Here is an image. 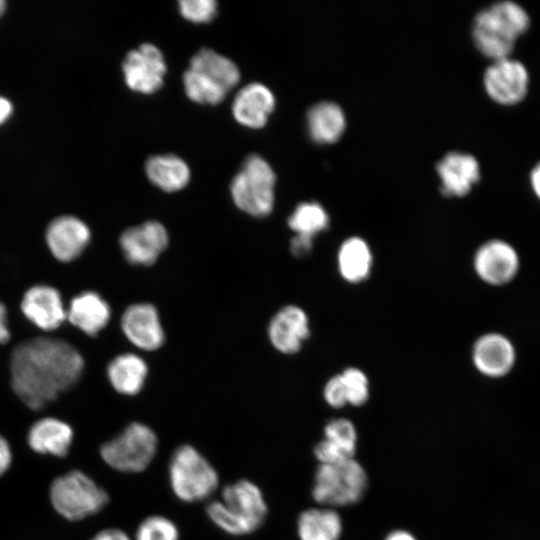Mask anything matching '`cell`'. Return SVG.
<instances>
[{
	"mask_svg": "<svg viewBox=\"0 0 540 540\" xmlns=\"http://www.w3.org/2000/svg\"><path fill=\"white\" fill-rule=\"evenodd\" d=\"M484 87L496 102L513 105L527 94L529 75L525 66L510 57L492 62L484 73Z\"/></svg>",
	"mask_w": 540,
	"mask_h": 540,
	"instance_id": "obj_12",
	"label": "cell"
},
{
	"mask_svg": "<svg viewBox=\"0 0 540 540\" xmlns=\"http://www.w3.org/2000/svg\"><path fill=\"white\" fill-rule=\"evenodd\" d=\"M145 170L150 181L166 192L184 188L190 179V170L186 162L172 154L150 157Z\"/></svg>",
	"mask_w": 540,
	"mask_h": 540,
	"instance_id": "obj_28",
	"label": "cell"
},
{
	"mask_svg": "<svg viewBox=\"0 0 540 540\" xmlns=\"http://www.w3.org/2000/svg\"><path fill=\"white\" fill-rule=\"evenodd\" d=\"M441 179V192L446 196H463L479 180V164L474 156L462 152H449L437 163Z\"/></svg>",
	"mask_w": 540,
	"mask_h": 540,
	"instance_id": "obj_20",
	"label": "cell"
},
{
	"mask_svg": "<svg viewBox=\"0 0 540 540\" xmlns=\"http://www.w3.org/2000/svg\"><path fill=\"white\" fill-rule=\"evenodd\" d=\"M345 115L341 107L332 101H321L307 112V128L310 137L318 143L336 141L345 129Z\"/></svg>",
	"mask_w": 540,
	"mask_h": 540,
	"instance_id": "obj_27",
	"label": "cell"
},
{
	"mask_svg": "<svg viewBox=\"0 0 540 540\" xmlns=\"http://www.w3.org/2000/svg\"><path fill=\"white\" fill-rule=\"evenodd\" d=\"M125 337L136 347L152 351L164 342V331L155 307L138 303L127 307L120 321Z\"/></svg>",
	"mask_w": 540,
	"mask_h": 540,
	"instance_id": "obj_18",
	"label": "cell"
},
{
	"mask_svg": "<svg viewBox=\"0 0 540 540\" xmlns=\"http://www.w3.org/2000/svg\"><path fill=\"white\" fill-rule=\"evenodd\" d=\"M472 266L482 282L499 287L515 279L520 269V257L509 242L490 239L476 249Z\"/></svg>",
	"mask_w": 540,
	"mask_h": 540,
	"instance_id": "obj_10",
	"label": "cell"
},
{
	"mask_svg": "<svg viewBox=\"0 0 540 540\" xmlns=\"http://www.w3.org/2000/svg\"><path fill=\"white\" fill-rule=\"evenodd\" d=\"M50 500L64 518L77 521L100 512L108 503L107 492L82 471H70L54 479Z\"/></svg>",
	"mask_w": 540,
	"mask_h": 540,
	"instance_id": "obj_6",
	"label": "cell"
},
{
	"mask_svg": "<svg viewBox=\"0 0 540 540\" xmlns=\"http://www.w3.org/2000/svg\"><path fill=\"white\" fill-rule=\"evenodd\" d=\"M324 438L314 447L319 464H333L352 459L357 449V430L347 418H334L324 426Z\"/></svg>",
	"mask_w": 540,
	"mask_h": 540,
	"instance_id": "obj_19",
	"label": "cell"
},
{
	"mask_svg": "<svg viewBox=\"0 0 540 540\" xmlns=\"http://www.w3.org/2000/svg\"><path fill=\"white\" fill-rule=\"evenodd\" d=\"M148 368L138 355L123 353L111 358L105 368L110 386L119 394L130 396L141 391Z\"/></svg>",
	"mask_w": 540,
	"mask_h": 540,
	"instance_id": "obj_24",
	"label": "cell"
},
{
	"mask_svg": "<svg viewBox=\"0 0 540 540\" xmlns=\"http://www.w3.org/2000/svg\"><path fill=\"white\" fill-rule=\"evenodd\" d=\"M169 242L168 232L157 221H147L122 232L119 244L123 256L134 265L155 263Z\"/></svg>",
	"mask_w": 540,
	"mask_h": 540,
	"instance_id": "obj_15",
	"label": "cell"
},
{
	"mask_svg": "<svg viewBox=\"0 0 540 540\" xmlns=\"http://www.w3.org/2000/svg\"><path fill=\"white\" fill-rule=\"evenodd\" d=\"M471 360L474 368L488 378H502L508 375L516 362V349L504 334L487 332L473 343Z\"/></svg>",
	"mask_w": 540,
	"mask_h": 540,
	"instance_id": "obj_14",
	"label": "cell"
},
{
	"mask_svg": "<svg viewBox=\"0 0 540 540\" xmlns=\"http://www.w3.org/2000/svg\"><path fill=\"white\" fill-rule=\"evenodd\" d=\"M5 6H6V3L5 1L3 0H0V16L2 15V13L4 12L5 10Z\"/></svg>",
	"mask_w": 540,
	"mask_h": 540,
	"instance_id": "obj_41",
	"label": "cell"
},
{
	"mask_svg": "<svg viewBox=\"0 0 540 540\" xmlns=\"http://www.w3.org/2000/svg\"><path fill=\"white\" fill-rule=\"evenodd\" d=\"M368 487L364 467L355 459L319 464L314 476L312 497L325 507H343L359 502Z\"/></svg>",
	"mask_w": 540,
	"mask_h": 540,
	"instance_id": "obj_4",
	"label": "cell"
},
{
	"mask_svg": "<svg viewBox=\"0 0 540 540\" xmlns=\"http://www.w3.org/2000/svg\"><path fill=\"white\" fill-rule=\"evenodd\" d=\"M158 448V438L147 425L133 422L104 443L100 455L111 468L124 473H139L152 462Z\"/></svg>",
	"mask_w": 540,
	"mask_h": 540,
	"instance_id": "obj_8",
	"label": "cell"
},
{
	"mask_svg": "<svg viewBox=\"0 0 540 540\" xmlns=\"http://www.w3.org/2000/svg\"><path fill=\"white\" fill-rule=\"evenodd\" d=\"M189 69L225 92L234 87L240 79L239 69L232 60L208 48L194 54Z\"/></svg>",
	"mask_w": 540,
	"mask_h": 540,
	"instance_id": "obj_25",
	"label": "cell"
},
{
	"mask_svg": "<svg viewBox=\"0 0 540 540\" xmlns=\"http://www.w3.org/2000/svg\"><path fill=\"white\" fill-rule=\"evenodd\" d=\"M275 106L271 90L264 84L253 82L236 94L232 111L235 119L249 128L264 126Z\"/></svg>",
	"mask_w": 540,
	"mask_h": 540,
	"instance_id": "obj_22",
	"label": "cell"
},
{
	"mask_svg": "<svg viewBox=\"0 0 540 540\" xmlns=\"http://www.w3.org/2000/svg\"><path fill=\"white\" fill-rule=\"evenodd\" d=\"M322 394L324 401L331 408L340 409L347 406L345 390L339 373L326 381Z\"/></svg>",
	"mask_w": 540,
	"mask_h": 540,
	"instance_id": "obj_33",
	"label": "cell"
},
{
	"mask_svg": "<svg viewBox=\"0 0 540 540\" xmlns=\"http://www.w3.org/2000/svg\"><path fill=\"white\" fill-rule=\"evenodd\" d=\"M343 531L340 514L331 507H314L301 512L297 520L300 540H339Z\"/></svg>",
	"mask_w": 540,
	"mask_h": 540,
	"instance_id": "obj_26",
	"label": "cell"
},
{
	"mask_svg": "<svg viewBox=\"0 0 540 540\" xmlns=\"http://www.w3.org/2000/svg\"><path fill=\"white\" fill-rule=\"evenodd\" d=\"M91 540H131V539L121 529L108 528V529H103L97 534H95Z\"/></svg>",
	"mask_w": 540,
	"mask_h": 540,
	"instance_id": "obj_37",
	"label": "cell"
},
{
	"mask_svg": "<svg viewBox=\"0 0 540 540\" xmlns=\"http://www.w3.org/2000/svg\"><path fill=\"white\" fill-rule=\"evenodd\" d=\"M347 400V405L360 407L370 396V383L366 373L357 367H347L339 373Z\"/></svg>",
	"mask_w": 540,
	"mask_h": 540,
	"instance_id": "obj_30",
	"label": "cell"
},
{
	"mask_svg": "<svg viewBox=\"0 0 540 540\" xmlns=\"http://www.w3.org/2000/svg\"><path fill=\"white\" fill-rule=\"evenodd\" d=\"M288 225L295 235L314 239L329 226V215L318 202L298 204L288 218Z\"/></svg>",
	"mask_w": 540,
	"mask_h": 540,
	"instance_id": "obj_29",
	"label": "cell"
},
{
	"mask_svg": "<svg viewBox=\"0 0 540 540\" xmlns=\"http://www.w3.org/2000/svg\"><path fill=\"white\" fill-rule=\"evenodd\" d=\"M73 429L61 418L48 415L36 419L29 427L27 440L32 450L41 454L65 457L73 440Z\"/></svg>",
	"mask_w": 540,
	"mask_h": 540,
	"instance_id": "obj_21",
	"label": "cell"
},
{
	"mask_svg": "<svg viewBox=\"0 0 540 540\" xmlns=\"http://www.w3.org/2000/svg\"><path fill=\"white\" fill-rule=\"evenodd\" d=\"M275 173L259 155H250L231 182V195L236 206L254 217L271 213L274 205Z\"/></svg>",
	"mask_w": 540,
	"mask_h": 540,
	"instance_id": "obj_7",
	"label": "cell"
},
{
	"mask_svg": "<svg viewBox=\"0 0 540 540\" xmlns=\"http://www.w3.org/2000/svg\"><path fill=\"white\" fill-rule=\"evenodd\" d=\"M10 341L8 309L4 303L0 302V344L5 345Z\"/></svg>",
	"mask_w": 540,
	"mask_h": 540,
	"instance_id": "obj_35",
	"label": "cell"
},
{
	"mask_svg": "<svg viewBox=\"0 0 540 540\" xmlns=\"http://www.w3.org/2000/svg\"><path fill=\"white\" fill-rule=\"evenodd\" d=\"M179 10L182 16L192 22L201 23L211 20L217 11L214 0H181Z\"/></svg>",
	"mask_w": 540,
	"mask_h": 540,
	"instance_id": "obj_32",
	"label": "cell"
},
{
	"mask_svg": "<svg viewBox=\"0 0 540 540\" xmlns=\"http://www.w3.org/2000/svg\"><path fill=\"white\" fill-rule=\"evenodd\" d=\"M24 318L42 333L58 330L67 318V306L58 289L46 284L28 288L20 302Z\"/></svg>",
	"mask_w": 540,
	"mask_h": 540,
	"instance_id": "obj_11",
	"label": "cell"
},
{
	"mask_svg": "<svg viewBox=\"0 0 540 540\" xmlns=\"http://www.w3.org/2000/svg\"><path fill=\"white\" fill-rule=\"evenodd\" d=\"M373 252L369 243L360 236H351L342 241L336 254L337 270L349 284L366 281L373 267Z\"/></svg>",
	"mask_w": 540,
	"mask_h": 540,
	"instance_id": "obj_23",
	"label": "cell"
},
{
	"mask_svg": "<svg viewBox=\"0 0 540 540\" xmlns=\"http://www.w3.org/2000/svg\"><path fill=\"white\" fill-rule=\"evenodd\" d=\"M12 111L11 102L5 97L0 96V125L10 117Z\"/></svg>",
	"mask_w": 540,
	"mask_h": 540,
	"instance_id": "obj_39",
	"label": "cell"
},
{
	"mask_svg": "<svg viewBox=\"0 0 540 540\" xmlns=\"http://www.w3.org/2000/svg\"><path fill=\"white\" fill-rule=\"evenodd\" d=\"M10 384L21 403L40 414L77 385L84 372L80 351L56 333L39 332L10 353Z\"/></svg>",
	"mask_w": 540,
	"mask_h": 540,
	"instance_id": "obj_1",
	"label": "cell"
},
{
	"mask_svg": "<svg viewBox=\"0 0 540 540\" xmlns=\"http://www.w3.org/2000/svg\"><path fill=\"white\" fill-rule=\"evenodd\" d=\"M44 239L52 257L60 263L68 264L86 252L91 244L92 230L82 218L64 213L48 222Z\"/></svg>",
	"mask_w": 540,
	"mask_h": 540,
	"instance_id": "obj_9",
	"label": "cell"
},
{
	"mask_svg": "<svg viewBox=\"0 0 540 540\" xmlns=\"http://www.w3.org/2000/svg\"><path fill=\"white\" fill-rule=\"evenodd\" d=\"M179 531L170 519L153 515L145 518L137 528L135 540H178Z\"/></svg>",
	"mask_w": 540,
	"mask_h": 540,
	"instance_id": "obj_31",
	"label": "cell"
},
{
	"mask_svg": "<svg viewBox=\"0 0 540 540\" xmlns=\"http://www.w3.org/2000/svg\"><path fill=\"white\" fill-rule=\"evenodd\" d=\"M310 337V321L304 309L286 305L275 313L268 326L272 346L284 354H295Z\"/></svg>",
	"mask_w": 540,
	"mask_h": 540,
	"instance_id": "obj_17",
	"label": "cell"
},
{
	"mask_svg": "<svg viewBox=\"0 0 540 540\" xmlns=\"http://www.w3.org/2000/svg\"><path fill=\"white\" fill-rule=\"evenodd\" d=\"M530 182L534 193L540 199V162L533 168L530 174Z\"/></svg>",
	"mask_w": 540,
	"mask_h": 540,
	"instance_id": "obj_40",
	"label": "cell"
},
{
	"mask_svg": "<svg viewBox=\"0 0 540 540\" xmlns=\"http://www.w3.org/2000/svg\"><path fill=\"white\" fill-rule=\"evenodd\" d=\"M211 521L231 535H246L257 530L267 515V505L260 488L249 480L226 485L221 498L206 508Z\"/></svg>",
	"mask_w": 540,
	"mask_h": 540,
	"instance_id": "obj_2",
	"label": "cell"
},
{
	"mask_svg": "<svg viewBox=\"0 0 540 540\" xmlns=\"http://www.w3.org/2000/svg\"><path fill=\"white\" fill-rule=\"evenodd\" d=\"M384 540H417V538L407 530L396 529L387 534Z\"/></svg>",
	"mask_w": 540,
	"mask_h": 540,
	"instance_id": "obj_38",
	"label": "cell"
},
{
	"mask_svg": "<svg viewBox=\"0 0 540 540\" xmlns=\"http://www.w3.org/2000/svg\"><path fill=\"white\" fill-rule=\"evenodd\" d=\"M122 69L130 89L150 94L161 87L166 65L162 52L155 45L145 43L127 54Z\"/></svg>",
	"mask_w": 540,
	"mask_h": 540,
	"instance_id": "obj_13",
	"label": "cell"
},
{
	"mask_svg": "<svg viewBox=\"0 0 540 540\" xmlns=\"http://www.w3.org/2000/svg\"><path fill=\"white\" fill-rule=\"evenodd\" d=\"M12 461V452L6 438L0 435V476L10 467Z\"/></svg>",
	"mask_w": 540,
	"mask_h": 540,
	"instance_id": "obj_36",
	"label": "cell"
},
{
	"mask_svg": "<svg viewBox=\"0 0 540 540\" xmlns=\"http://www.w3.org/2000/svg\"><path fill=\"white\" fill-rule=\"evenodd\" d=\"M169 481L173 493L184 502H198L214 493L218 473L193 446L178 447L169 463Z\"/></svg>",
	"mask_w": 540,
	"mask_h": 540,
	"instance_id": "obj_5",
	"label": "cell"
},
{
	"mask_svg": "<svg viewBox=\"0 0 540 540\" xmlns=\"http://www.w3.org/2000/svg\"><path fill=\"white\" fill-rule=\"evenodd\" d=\"M112 317L109 301L95 290H84L67 304L66 322L89 338H96L108 327Z\"/></svg>",
	"mask_w": 540,
	"mask_h": 540,
	"instance_id": "obj_16",
	"label": "cell"
},
{
	"mask_svg": "<svg viewBox=\"0 0 540 540\" xmlns=\"http://www.w3.org/2000/svg\"><path fill=\"white\" fill-rule=\"evenodd\" d=\"M529 24V16L520 5L500 1L476 15L472 36L478 50L494 61L509 57L517 38Z\"/></svg>",
	"mask_w": 540,
	"mask_h": 540,
	"instance_id": "obj_3",
	"label": "cell"
},
{
	"mask_svg": "<svg viewBox=\"0 0 540 540\" xmlns=\"http://www.w3.org/2000/svg\"><path fill=\"white\" fill-rule=\"evenodd\" d=\"M314 239L295 235L290 242V251L296 257H304L311 253Z\"/></svg>",
	"mask_w": 540,
	"mask_h": 540,
	"instance_id": "obj_34",
	"label": "cell"
}]
</instances>
